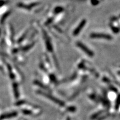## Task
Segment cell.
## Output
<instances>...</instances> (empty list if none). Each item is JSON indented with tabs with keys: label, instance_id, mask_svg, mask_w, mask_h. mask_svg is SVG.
I'll use <instances>...</instances> for the list:
<instances>
[{
	"label": "cell",
	"instance_id": "277c9868",
	"mask_svg": "<svg viewBox=\"0 0 120 120\" xmlns=\"http://www.w3.org/2000/svg\"><path fill=\"white\" fill-rule=\"evenodd\" d=\"M86 23V20H85V19H84V20L82 21L80 23H79V25L77 27L75 30L74 32H73V34H74L75 36L77 35V34H79V32H80V31H81V30L83 28V27L85 25Z\"/></svg>",
	"mask_w": 120,
	"mask_h": 120
},
{
	"label": "cell",
	"instance_id": "52a82bcc",
	"mask_svg": "<svg viewBox=\"0 0 120 120\" xmlns=\"http://www.w3.org/2000/svg\"><path fill=\"white\" fill-rule=\"evenodd\" d=\"M70 120V119H69V118H68V120Z\"/></svg>",
	"mask_w": 120,
	"mask_h": 120
},
{
	"label": "cell",
	"instance_id": "7a4b0ae2",
	"mask_svg": "<svg viewBox=\"0 0 120 120\" xmlns=\"http://www.w3.org/2000/svg\"><path fill=\"white\" fill-rule=\"evenodd\" d=\"M91 37H92V38H104L107 39V40H111V39H112V37H111L109 34H97V33H94V34H91Z\"/></svg>",
	"mask_w": 120,
	"mask_h": 120
},
{
	"label": "cell",
	"instance_id": "3957f363",
	"mask_svg": "<svg viewBox=\"0 0 120 120\" xmlns=\"http://www.w3.org/2000/svg\"><path fill=\"white\" fill-rule=\"evenodd\" d=\"M39 92L41 93L42 94H43V95H44V96H45L48 97V98L50 99L51 100H52V101H54L55 103H57V104L60 105V106H64V102L60 101V100L56 98L55 97H53L52 96L50 95V94H46V93H43V92Z\"/></svg>",
	"mask_w": 120,
	"mask_h": 120
},
{
	"label": "cell",
	"instance_id": "6da1fadb",
	"mask_svg": "<svg viewBox=\"0 0 120 120\" xmlns=\"http://www.w3.org/2000/svg\"><path fill=\"white\" fill-rule=\"evenodd\" d=\"M77 46L80 48L81 49H82L83 51H84L86 53L87 55H88V56H94V53H93L92 51H91L90 49H89L88 47H87L85 45H83V43L80 42H79L77 43Z\"/></svg>",
	"mask_w": 120,
	"mask_h": 120
},
{
	"label": "cell",
	"instance_id": "5b68a950",
	"mask_svg": "<svg viewBox=\"0 0 120 120\" xmlns=\"http://www.w3.org/2000/svg\"><path fill=\"white\" fill-rule=\"evenodd\" d=\"M120 106V94L118 96L116 100V105H115V109H118L119 108V106Z\"/></svg>",
	"mask_w": 120,
	"mask_h": 120
},
{
	"label": "cell",
	"instance_id": "8992f818",
	"mask_svg": "<svg viewBox=\"0 0 120 120\" xmlns=\"http://www.w3.org/2000/svg\"><path fill=\"white\" fill-rule=\"evenodd\" d=\"M68 109L70 111H74L76 110V108L74 107H70L68 108Z\"/></svg>",
	"mask_w": 120,
	"mask_h": 120
}]
</instances>
